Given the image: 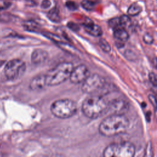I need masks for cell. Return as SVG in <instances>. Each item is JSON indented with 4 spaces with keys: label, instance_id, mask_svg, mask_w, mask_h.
<instances>
[{
    "label": "cell",
    "instance_id": "18",
    "mask_svg": "<svg viewBox=\"0 0 157 157\" xmlns=\"http://www.w3.org/2000/svg\"><path fill=\"white\" fill-rule=\"evenodd\" d=\"M81 5L85 10L91 11L94 9L96 3L91 0H83L81 2Z\"/></svg>",
    "mask_w": 157,
    "mask_h": 157
},
{
    "label": "cell",
    "instance_id": "21",
    "mask_svg": "<svg viewBox=\"0 0 157 157\" xmlns=\"http://www.w3.org/2000/svg\"><path fill=\"white\" fill-rule=\"evenodd\" d=\"M66 6L71 10H75L78 9V4L76 2L72 1H67L66 3Z\"/></svg>",
    "mask_w": 157,
    "mask_h": 157
},
{
    "label": "cell",
    "instance_id": "9",
    "mask_svg": "<svg viewBox=\"0 0 157 157\" xmlns=\"http://www.w3.org/2000/svg\"><path fill=\"white\" fill-rule=\"evenodd\" d=\"M128 108V103L121 99H115L109 102L108 110H110L113 113L123 114Z\"/></svg>",
    "mask_w": 157,
    "mask_h": 157
},
{
    "label": "cell",
    "instance_id": "12",
    "mask_svg": "<svg viewBox=\"0 0 157 157\" xmlns=\"http://www.w3.org/2000/svg\"><path fill=\"white\" fill-rule=\"evenodd\" d=\"M85 30L90 35L94 37H99L102 36V30L101 28L98 25L93 23L92 21L86 23L83 25Z\"/></svg>",
    "mask_w": 157,
    "mask_h": 157
},
{
    "label": "cell",
    "instance_id": "4",
    "mask_svg": "<svg viewBox=\"0 0 157 157\" xmlns=\"http://www.w3.org/2000/svg\"><path fill=\"white\" fill-rule=\"evenodd\" d=\"M77 110L76 103L69 99L55 101L50 107L53 115L59 118H68L75 114Z\"/></svg>",
    "mask_w": 157,
    "mask_h": 157
},
{
    "label": "cell",
    "instance_id": "19",
    "mask_svg": "<svg viewBox=\"0 0 157 157\" xmlns=\"http://www.w3.org/2000/svg\"><path fill=\"white\" fill-rule=\"evenodd\" d=\"M99 45L101 49L105 52H109L111 50V47L109 42L104 39H101L99 40Z\"/></svg>",
    "mask_w": 157,
    "mask_h": 157
},
{
    "label": "cell",
    "instance_id": "5",
    "mask_svg": "<svg viewBox=\"0 0 157 157\" xmlns=\"http://www.w3.org/2000/svg\"><path fill=\"white\" fill-rule=\"evenodd\" d=\"M136 148L134 145L129 142L112 144L104 150L105 157H132L134 156Z\"/></svg>",
    "mask_w": 157,
    "mask_h": 157
},
{
    "label": "cell",
    "instance_id": "14",
    "mask_svg": "<svg viewBox=\"0 0 157 157\" xmlns=\"http://www.w3.org/2000/svg\"><path fill=\"white\" fill-rule=\"evenodd\" d=\"M47 17L52 21L55 23H59L61 21V17L59 13L58 8L53 7L47 13Z\"/></svg>",
    "mask_w": 157,
    "mask_h": 157
},
{
    "label": "cell",
    "instance_id": "24",
    "mask_svg": "<svg viewBox=\"0 0 157 157\" xmlns=\"http://www.w3.org/2000/svg\"><path fill=\"white\" fill-rule=\"evenodd\" d=\"M51 4L50 0H43L41 3V7L42 9H47L51 6Z\"/></svg>",
    "mask_w": 157,
    "mask_h": 157
},
{
    "label": "cell",
    "instance_id": "3",
    "mask_svg": "<svg viewBox=\"0 0 157 157\" xmlns=\"http://www.w3.org/2000/svg\"><path fill=\"white\" fill-rule=\"evenodd\" d=\"M73 68L71 63L64 62L58 64L45 75L46 85L53 86L63 83L69 78Z\"/></svg>",
    "mask_w": 157,
    "mask_h": 157
},
{
    "label": "cell",
    "instance_id": "2",
    "mask_svg": "<svg viewBox=\"0 0 157 157\" xmlns=\"http://www.w3.org/2000/svg\"><path fill=\"white\" fill-rule=\"evenodd\" d=\"M109 102L100 94H91L82 104L83 113L88 118L96 119L108 110Z\"/></svg>",
    "mask_w": 157,
    "mask_h": 157
},
{
    "label": "cell",
    "instance_id": "1",
    "mask_svg": "<svg viewBox=\"0 0 157 157\" xmlns=\"http://www.w3.org/2000/svg\"><path fill=\"white\" fill-rule=\"evenodd\" d=\"M129 125V120L125 115L112 113L101 121L99 126V131L102 135L111 137L124 132Z\"/></svg>",
    "mask_w": 157,
    "mask_h": 157
},
{
    "label": "cell",
    "instance_id": "17",
    "mask_svg": "<svg viewBox=\"0 0 157 157\" xmlns=\"http://www.w3.org/2000/svg\"><path fill=\"white\" fill-rule=\"evenodd\" d=\"M119 21L120 27L124 29L129 28L131 25V18L128 15H123L119 17Z\"/></svg>",
    "mask_w": 157,
    "mask_h": 157
},
{
    "label": "cell",
    "instance_id": "22",
    "mask_svg": "<svg viewBox=\"0 0 157 157\" xmlns=\"http://www.w3.org/2000/svg\"><path fill=\"white\" fill-rule=\"evenodd\" d=\"M144 41L147 44H151L153 42V37L148 33H146L144 34L143 37Z\"/></svg>",
    "mask_w": 157,
    "mask_h": 157
},
{
    "label": "cell",
    "instance_id": "6",
    "mask_svg": "<svg viewBox=\"0 0 157 157\" xmlns=\"http://www.w3.org/2000/svg\"><path fill=\"white\" fill-rule=\"evenodd\" d=\"M106 85L107 83L102 77L97 74H90L82 83V90L86 94H96L105 90Z\"/></svg>",
    "mask_w": 157,
    "mask_h": 157
},
{
    "label": "cell",
    "instance_id": "25",
    "mask_svg": "<svg viewBox=\"0 0 157 157\" xmlns=\"http://www.w3.org/2000/svg\"><path fill=\"white\" fill-rule=\"evenodd\" d=\"M148 99L151 104L153 105L154 108H156V102H155V97L153 94H149L148 95Z\"/></svg>",
    "mask_w": 157,
    "mask_h": 157
},
{
    "label": "cell",
    "instance_id": "15",
    "mask_svg": "<svg viewBox=\"0 0 157 157\" xmlns=\"http://www.w3.org/2000/svg\"><path fill=\"white\" fill-rule=\"evenodd\" d=\"M23 26L26 30L31 32H36L39 29V25L33 20L25 21L23 23Z\"/></svg>",
    "mask_w": 157,
    "mask_h": 157
},
{
    "label": "cell",
    "instance_id": "7",
    "mask_svg": "<svg viewBox=\"0 0 157 157\" xmlns=\"http://www.w3.org/2000/svg\"><path fill=\"white\" fill-rule=\"evenodd\" d=\"M25 71V63L19 59L10 60L4 69V75L9 80H16L20 78L24 74Z\"/></svg>",
    "mask_w": 157,
    "mask_h": 157
},
{
    "label": "cell",
    "instance_id": "8",
    "mask_svg": "<svg viewBox=\"0 0 157 157\" xmlns=\"http://www.w3.org/2000/svg\"><path fill=\"white\" fill-rule=\"evenodd\" d=\"M90 74L88 68L85 65L81 64L72 69L69 78L72 83H82Z\"/></svg>",
    "mask_w": 157,
    "mask_h": 157
},
{
    "label": "cell",
    "instance_id": "20",
    "mask_svg": "<svg viewBox=\"0 0 157 157\" xmlns=\"http://www.w3.org/2000/svg\"><path fill=\"white\" fill-rule=\"evenodd\" d=\"M109 25L110 28H112L113 29H117L118 28H121L120 25V21H119V17H115L112 19H110L109 22Z\"/></svg>",
    "mask_w": 157,
    "mask_h": 157
},
{
    "label": "cell",
    "instance_id": "10",
    "mask_svg": "<svg viewBox=\"0 0 157 157\" xmlns=\"http://www.w3.org/2000/svg\"><path fill=\"white\" fill-rule=\"evenodd\" d=\"M48 53L43 49H36L31 55V61L34 64L39 65L44 63L47 59Z\"/></svg>",
    "mask_w": 157,
    "mask_h": 157
},
{
    "label": "cell",
    "instance_id": "23",
    "mask_svg": "<svg viewBox=\"0 0 157 157\" xmlns=\"http://www.w3.org/2000/svg\"><path fill=\"white\" fill-rule=\"evenodd\" d=\"M149 80L155 86H156V77L155 73L150 72L149 74Z\"/></svg>",
    "mask_w": 157,
    "mask_h": 157
},
{
    "label": "cell",
    "instance_id": "27",
    "mask_svg": "<svg viewBox=\"0 0 157 157\" xmlns=\"http://www.w3.org/2000/svg\"><path fill=\"white\" fill-rule=\"evenodd\" d=\"M6 59H5V57L2 55L0 54V67L6 62Z\"/></svg>",
    "mask_w": 157,
    "mask_h": 157
},
{
    "label": "cell",
    "instance_id": "26",
    "mask_svg": "<svg viewBox=\"0 0 157 157\" xmlns=\"http://www.w3.org/2000/svg\"><path fill=\"white\" fill-rule=\"evenodd\" d=\"M67 26H68V27H69L72 30H75L76 29H78V26L76 24H75L74 23H72V22L68 23Z\"/></svg>",
    "mask_w": 157,
    "mask_h": 157
},
{
    "label": "cell",
    "instance_id": "16",
    "mask_svg": "<svg viewBox=\"0 0 157 157\" xmlns=\"http://www.w3.org/2000/svg\"><path fill=\"white\" fill-rule=\"evenodd\" d=\"M142 10V9L141 6H139L137 3L134 2L129 7L127 10V13L130 16H136L139 15Z\"/></svg>",
    "mask_w": 157,
    "mask_h": 157
},
{
    "label": "cell",
    "instance_id": "11",
    "mask_svg": "<svg viewBox=\"0 0 157 157\" xmlns=\"http://www.w3.org/2000/svg\"><path fill=\"white\" fill-rule=\"evenodd\" d=\"M47 86L45 75H39L34 77L29 83V87L34 91L40 90Z\"/></svg>",
    "mask_w": 157,
    "mask_h": 157
},
{
    "label": "cell",
    "instance_id": "28",
    "mask_svg": "<svg viewBox=\"0 0 157 157\" xmlns=\"http://www.w3.org/2000/svg\"><path fill=\"white\" fill-rule=\"evenodd\" d=\"M5 45H6L5 42H0V50H2L3 47H5Z\"/></svg>",
    "mask_w": 157,
    "mask_h": 157
},
{
    "label": "cell",
    "instance_id": "13",
    "mask_svg": "<svg viewBox=\"0 0 157 157\" xmlns=\"http://www.w3.org/2000/svg\"><path fill=\"white\" fill-rule=\"evenodd\" d=\"M113 36L115 39L121 42H126L129 39V34L126 30L123 28L114 29Z\"/></svg>",
    "mask_w": 157,
    "mask_h": 157
}]
</instances>
